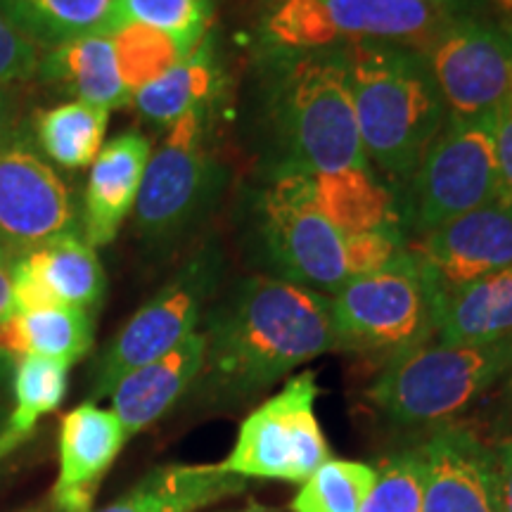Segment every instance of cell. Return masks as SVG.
<instances>
[{"label": "cell", "mask_w": 512, "mask_h": 512, "mask_svg": "<svg viewBox=\"0 0 512 512\" xmlns=\"http://www.w3.org/2000/svg\"><path fill=\"white\" fill-rule=\"evenodd\" d=\"M69 366L41 356H24L15 370V408L0 432V453L8 456L34 432L43 415L53 413L67 394Z\"/></svg>", "instance_id": "83f0119b"}, {"label": "cell", "mask_w": 512, "mask_h": 512, "mask_svg": "<svg viewBox=\"0 0 512 512\" xmlns=\"http://www.w3.org/2000/svg\"><path fill=\"white\" fill-rule=\"evenodd\" d=\"M152 145L143 133L126 131L102 145L91 164L83 204V240L105 247L117 238L128 211L136 207Z\"/></svg>", "instance_id": "e0dca14e"}, {"label": "cell", "mask_w": 512, "mask_h": 512, "mask_svg": "<svg viewBox=\"0 0 512 512\" xmlns=\"http://www.w3.org/2000/svg\"><path fill=\"white\" fill-rule=\"evenodd\" d=\"M418 48L448 117L496 112L512 86V0H458L446 22Z\"/></svg>", "instance_id": "52a82bcc"}, {"label": "cell", "mask_w": 512, "mask_h": 512, "mask_svg": "<svg viewBox=\"0 0 512 512\" xmlns=\"http://www.w3.org/2000/svg\"><path fill=\"white\" fill-rule=\"evenodd\" d=\"M67 235H79L72 192L27 133L15 131L0 150V247L22 256Z\"/></svg>", "instance_id": "4fadbf2b"}, {"label": "cell", "mask_w": 512, "mask_h": 512, "mask_svg": "<svg viewBox=\"0 0 512 512\" xmlns=\"http://www.w3.org/2000/svg\"><path fill=\"white\" fill-rule=\"evenodd\" d=\"M209 19L211 0H114L112 27L143 24L195 50L207 36Z\"/></svg>", "instance_id": "4dcf8cb0"}, {"label": "cell", "mask_w": 512, "mask_h": 512, "mask_svg": "<svg viewBox=\"0 0 512 512\" xmlns=\"http://www.w3.org/2000/svg\"><path fill=\"white\" fill-rule=\"evenodd\" d=\"M304 185L313 209L344 238L377 230H403L394 190L370 166L304 174Z\"/></svg>", "instance_id": "d6986e66"}, {"label": "cell", "mask_w": 512, "mask_h": 512, "mask_svg": "<svg viewBox=\"0 0 512 512\" xmlns=\"http://www.w3.org/2000/svg\"><path fill=\"white\" fill-rule=\"evenodd\" d=\"M318 396L320 387L311 370L292 377L247 415L233 451L219 465L245 479L304 484L330 460V446L316 418Z\"/></svg>", "instance_id": "7c38bea8"}, {"label": "cell", "mask_w": 512, "mask_h": 512, "mask_svg": "<svg viewBox=\"0 0 512 512\" xmlns=\"http://www.w3.org/2000/svg\"><path fill=\"white\" fill-rule=\"evenodd\" d=\"M247 479L216 465H164L98 512H197L238 496Z\"/></svg>", "instance_id": "ffe728a7"}, {"label": "cell", "mask_w": 512, "mask_h": 512, "mask_svg": "<svg viewBox=\"0 0 512 512\" xmlns=\"http://www.w3.org/2000/svg\"><path fill=\"white\" fill-rule=\"evenodd\" d=\"M15 259L10 252L0 247V325L15 313V299H12V268Z\"/></svg>", "instance_id": "8d00e7d4"}, {"label": "cell", "mask_w": 512, "mask_h": 512, "mask_svg": "<svg viewBox=\"0 0 512 512\" xmlns=\"http://www.w3.org/2000/svg\"><path fill=\"white\" fill-rule=\"evenodd\" d=\"M223 275V256L204 245L178 268L174 278L145 302L102 349L93 368V396H110L114 384L131 370L157 361L197 332L204 306L214 297Z\"/></svg>", "instance_id": "30bf717a"}, {"label": "cell", "mask_w": 512, "mask_h": 512, "mask_svg": "<svg viewBox=\"0 0 512 512\" xmlns=\"http://www.w3.org/2000/svg\"><path fill=\"white\" fill-rule=\"evenodd\" d=\"M508 375H510V396H512V370H510V373H508Z\"/></svg>", "instance_id": "b9f144b4"}, {"label": "cell", "mask_w": 512, "mask_h": 512, "mask_svg": "<svg viewBox=\"0 0 512 512\" xmlns=\"http://www.w3.org/2000/svg\"><path fill=\"white\" fill-rule=\"evenodd\" d=\"M114 411L81 403L64 415L60 432V479L53 489L57 512H93L102 477L126 444Z\"/></svg>", "instance_id": "2e32d148"}, {"label": "cell", "mask_w": 512, "mask_h": 512, "mask_svg": "<svg viewBox=\"0 0 512 512\" xmlns=\"http://www.w3.org/2000/svg\"><path fill=\"white\" fill-rule=\"evenodd\" d=\"M221 91L223 67L219 48L216 36L207 31L200 46L169 72L140 88L131 102L150 124L171 126L185 114L219 105Z\"/></svg>", "instance_id": "44dd1931"}, {"label": "cell", "mask_w": 512, "mask_h": 512, "mask_svg": "<svg viewBox=\"0 0 512 512\" xmlns=\"http://www.w3.org/2000/svg\"><path fill=\"white\" fill-rule=\"evenodd\" d=\"M93 347L91 313L76 306L12 313L0 325V358L41 356L67 366L79 361Z\"/></svg>", "instance_id": "cb8c5ba5"}, {"label": "cell", "mask_w": 512, "mask_h": 512, "mask_svg": "<svg viewBox=\"0 0 512 512\" xmlns=\"http://www.w3.org/2000/svg\"><path fill=\"white\" fill-rule=\"evenodd\" d=\"M110 112L105 107L72 100L36 114V140L41 150L64 169H86L105 145Z\"/></svg>", "instance_id": "4316f807"}, {"label": "cell", "mask_w": 512, "mask_h": 512, "mask_svg": "<svg viewBox=\"0 0 512 512\" xmlns=\"http://www.w3.org/2000/svg\"><path fill=\"white\" fill-rule=\"evenodd\" d=\"M456 3L430 0H275L261 19V50H318L358 41L422 43Z\"/></svg>", "instance_id": "ba28073f"}, {"label": "cell", "mask_w": 512, "mask_h": 512, "mask_svg": "<svg viewBox=\"0 0 512 512\" xmlns=\"http://www.w3.org/2000/svg\"><path fill=\"white\" fill-rule=\"evenodd\" d=\"M501 197L496 112H489L465 119L448 117L396 200L406 238L408 233L425 238L444 223Z\"/></svg>", "instance_id": "8992f818"}, {"label": "cell", "mask_w": 512, "mask_h": 512, "mask_svg": "<svg viewBox=\"0 0 512 512\" xmlns=\"http://www.w3.org/2000/svg\"><path fill=\"white\" fill-rule=\"evenodd\" d=\"M441 344H496L512 339V266L444 292Z\"/></svg>", "instance_id": "603a6c76"}, {"label": "cell", "mask_w": 512, "mask_h": 512, "mask_svg": "<svg viewBox=\"0 0 512 512\" xmlns=\"http://www.w3.org/2000/svg\"><path fill=\"white\" fill-rule=\"evenodd\" d=\"M512 370V339L425 344L382 366L368 401L396 425H444Z\"/></svg>", "instance_id": "5b68a950"}, {"label": "cell", "mask_w": 512, "mask_h": 512, "mask_svg": "<svg viewBox=\"0 0 512 512\" xmlns=\"http://www.w3.org/2000/svg\"><path fill=\"white\" fill-rule=\"evenodd\" d=\"M19 259L41 280L57 304L88 311L95 309L105 297V268L95 247L88 245L81 235L53 240L34 252L22 254Z\"/></svg>", "instance_id": "484cf974"}, {"label": "cell", "mask_w": 512, "mask_h": 512, "mask_svg": "<svg viewBox=\"0 0 512 512\" xmlns=\"http://www.w3.org/2000/svg\"><path fill=\"white\" fill-rule=\"evenodd\" d=\"M41 53L0 15V88L27 81L38 72Z\"/></svg>", "instance_id": "836d02e7"}, {"label": "cell", "mask_w": 512, "mask_h": 512, "mask_svg": "<svg viewBox=\"0 0 512 512\" xmlns=\"http://www.w3.org/2000/svg\"><path fill=\"white\" fill-rule=\"evenodd\" d=\"M261 121L271 174L370 166L358 136L342 46L261 50Z\"/></svg>", "instance_id": "7a4b0ae2"}, {"label": "cell", "mask_w": 512, "mask_h": 512, "mask_svg": "<svg viewBox=\"0 0 512 512\" xmlns=\"http://www.w3.org/2000/svg\"><path fill=\"white\" fill-rule=\"evenodd\" d=\"M342 48L363 152L399 195L448 121L446 102L418 46L358 41Z\"/></svg>", "instance_id": "3957f363"}, {"label": "cell", "mask_w": 512, "mask_h": 512, "mask_svg": "<svg viewBox=\"0 0 512 512\" xmlns=\"http://www.w3.org/2000/svg\"><path fill=\"white\" fill-rule=\"evenodd\" d=\"M0 15L38 50L112 29L114 0H0Z\"/></svg>", "instance_id": "d4e9b609"}, {"label": "cell", "mask_w": 512, "mask_h": 512, "mask_svg": "<svg viewBox=\"0 0 512 512\" xmlns=\"http://www.w3.org/2000/svg\"><path fill=\"white\" fill-rule=\"evenodd\" d=\"M446 287L408 245L392 264L339 287L330 299L337 351L382 366L432 344Z\"/></svg>", "instance_id": "277c9868"}, {"label": "cell", "mask_w": 512, "mask_h": 512, "mask_svg": "<svg viewBox=\"0 0 512 512\" xmlns=\"http://www.w3.org/2000/svg\"><path fill=\"white\" fill-rule=\"evenodd\" d=\"M361 512H422V465L415 448L384 460Z\"/></svg>", "instance_id": "1f68e13d"}, {"label": "cell", "mask_w": 512, "mask_h": 512, "mask_svg": "<svg viewBox=\"0 0 512 512\" xmlns=\"http://www.w3.org/2000/svg\"><path fill=\"white\" fill-rule=\"evenodd\" d=\"M238 512H278V510H273V508H266V505H261V503L252 501V503H247L245 508L238 510Z\"/></svg>", "instance_id": "f35d334b"}, {"label": "cell", "mask_w": 512, "mask_h": 512, "mask_svg": "<svg viewBox=\"0 0 512 512\" xmlns=\"http://www.w3.org/2000/svg\"><path fill=\"white\" fill-rule=\"evenodd\" d=\"M3 427H5V420H3V411H0V432H3Z\"/></svg>", "instance_id": "60d3db41"}, {"label": "cell", "mask_w": 512, "mask_h": 512, "mask_svg": "<svg viewBox=\"0 0 512 512\" xmlns=\"http://www.w3.org/2000/svg\"><path fill=\"white\" fill-rule=\"evenodd\" d=\"M377 482V467L356 460H325L292 498V512H361Z\"/></svg>", "instance_id": "f546056e"}, {"label": "cell", "mask_w": 512, "mask_h": 512, "mask_svg": "<svg viewBox=\"0 0 512 512\" xmlns=\"http://www.w3.org/2000/svg\"><path fill=\"white\" fill-rule=\"evenodd\" d=\"M446 290L512 266V202L496 200L427 233L415 245Z\"/></svg>", "instance_id": "9a60e30c"}, {"label": "cell", "mask_w": 512, "mask_h": 512, "mask_svg": "<svg viewBox=\"0 0 512 512\" xmlns=\"http://www.w3.org/2000/svg\"><path fill=\"white\" fill-rule=\"evenodd\" d=\"M207 356L197 380L216 403L266 392L311 358L337 351L330 299L273 275L240 280L209 313Z\"/></svg>", "instance_id": "6da1fadb"}, {"label": "cell", "mask_w": 512, "mask_h": 512, "mask_svg": "<svg viewBox=\"0 0 512 512\" xmlns=\"http://www.w3.org/2000/svg\"><path fill=\"white\" fill-rule=\"evenodd\" d=\"M204 356H207V337L204 332H192L169 354L131 370L114 384L110 394L112 411L124 427L126 437L147 430L152 422L164 418L176 406V401L200 377Z\"/></svg>", "instance_id": "ac0fdd59"}, {"label": "cell", "mask_w": 512, "mask_h": 512, "mask_svg": "<svg viewBox=\"0 0 512 512\" xmlns=\"http://www.w3.org/2000/svg\"><path fill=\"white\" fill-rule=\"evenodd\" d=\"M15 124H12V110H10V102L0 93V150L10 143V138L15 136Z\"/></svg>", "instance_id": "74e56055"}, {"label": "cell", "mask_w": 512, "mask_h": 512, "mask_svg": "<svg viewBox=\"0 0 512 512\" xmlns=\"http://www.w3.org/2000/svg\"><path fill=\"white\" fill-rule=\"evenodd\" d=\"M117 53L119 72L131 95L176 67L192 50L164 31L143 27V24H119L107 31ZM133 100V98H131Z\"/></svg>", "instance_id": "f1b7e54d"}, {"label": "cell", "mask_w": 512, "mask_h": 512, "mask_svg": "<svg viewBox=\"0 0 512 512\" xmlns=\"http://www.w3.org/2000/svg\"><path fill=\"white\" fill-rule=\"evenodd\" d=\"M496 159L503 200L512 202V86L496 107Z\"/></svg>", "instance_id": "e575fe53"}, {"label": "cell", "mask_w": 512, "mask_h": 512, "mask_svg": "<svg viewBox=\"0 0 512 512\" xmlns=\"http://www.w3.org/2000/svg\"><path fill=\"white\" fill-rule=\"evenodd\" d=\"M36 74L62 86L76 100L105 107L107 112L119 110L133 98L121 79L110 34L83 36L48 50Z\"/></svg>", "instance_id": "7402d4cb"}, {"label": "cell", "mask_w": 512, "mask_h": 512, "mask_svg": "<svg viewBox=\"0 0 512 512\" xmlns=\"http://www.w3.org/2000/svg\"><path fill=\"white\" fill-rule=\"evenodd\" d=\"M216 105L185 114L169 126L145 166L133 221L152 245L174 242L202 221L223 188V166L211 145Z\"/></svg>", "instance_id": "9c48e42d"}, {"label": "cell", "mask_w": 512, "mask_h": 512, "mask_svg": "<svg viewBox=\"0 0 512 512\" xmlns=\"http://www.w3.org/2000/svg\"><path fill=\"white\" fill-rule=\"evenodd\" d=\"M256 233L273 278L330 294L349 283L347 238L313 209L304 174H271L256 197Z\"/></svg>", "instance_id": "8fae6325"}, {"label": "cell", "mask_w": 512, "mask_h": 512, "mask_svg": "<svg viewBox=\"0 0 512 512\" xmlns=\"http://www.w3.org/2000/svg\"><path fill=\"white\" fill-rule=\"evenodd\" d=\"M422 512H501L496 453L463 425H441L415 448Z\"/></svg>", "instance_id": "5bb4252c"}, {"label": "cell", "mask_w": 512, "mask_h": 512, "mask_svg": "<svg viewBox=\"0 0 512 512\" xmlns=\"http://www.w3.org/2000/svg\"><path fill=\"white\" fill-rule=\"evenodd\" d=\"M430 3H458V0H430Z\"/></svg>", "instance_id": "ab89813d"}, {"label": "cell", "mask_w": 512, "mask_h": 512, "mask_svg": "<svg viewBox=\"0 0 512 512\" xmlns=\"http://www.w3.org/2000/svg\"><path fill=\"white\" fill-rule=\"evenodd\" d=\"M408 247L403 230H377V233L351 235L347 238L349 280L375 273L399 256Z\"/></svg>", "instance_id": "d6a6232c"}, {"label": "cell", "mask_w": 512, "mask_h": 512, "mask_svg": "<svg viewBox=\"0 0 512 512\" xmlns=\"http://www.w3.org/2000/svg\"><path fill=\"white\" fill-rule=\"evenodd\" d=\"M496 477H498V501L501 512H512V437L503 441L496 453Z\"/></svg>", "instance_id": "d590c367"}]
</instances>
